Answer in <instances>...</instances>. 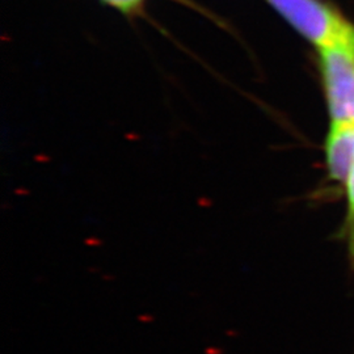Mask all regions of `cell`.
I'll use <instances>...</instances> for the list:
<instances>
[{"label":"cell","instance_id":"2","mask_svg":"<svg viewBox=\"0 0 354 354\" xmlns=\"http://www.w3.org/2000/svg\"><path fill=\"white\" fill-rule=\"evenodd\" d=\"M319 68L332 125L354 127V54L320 49Z\"/></svg>","mask_w":354,"mask_h":354},{"label":"cell","instance_id":"5","mask_svg":"<svg viewBox=\"0 0 354 354\" xmlns=\"http://www.w3.org/2000/svg\"><path fill=\"white\" fill-rule=\"evenodd\" d=\"M346 193H348V203H349V214L352 219L354 218V169L346 180Z\"/></svg>","mask_w":354,"mask_h":354},{"label":"cell","instance_id":"3","mask_svg":"<svg viewBox=\"0 0 354 354\" xmlns=\"http://www.w3.org/2000/svg\"><path fill=\"white\" fill-rule=\"evenodd\" d=\"M326 156L329 176L335 181H346L354 169V127H330Z\"/></svg>","mask_w":354,"mask_h":354},{"label":"cell","instance_id":"1","mask_svg":"<svg viewBox=\"0 0 354 354\" xmlns=\"http://www.w3.org/2000/svg\"><path fill=\"white\" fill-rule=\"evenodd\" d=\"M302 37L320 49L354 54V23L327 0H266Z\"/></svg>","mask_w":354,"mask_h":354},{"label":"cell","instance_id":"4","mask_svg":"<svg viewBox=\"0 0 354 354\" xmlns=\"http://www.w3.org/2000/svg\"><path fill=\"white\" fill-rule=\"evenodd\" d=\"M102 1L124 13L137 12L140 11L145 3V0H102Z\"/></svg>","mask_w":354,"mask_h":354}]
</instances>
